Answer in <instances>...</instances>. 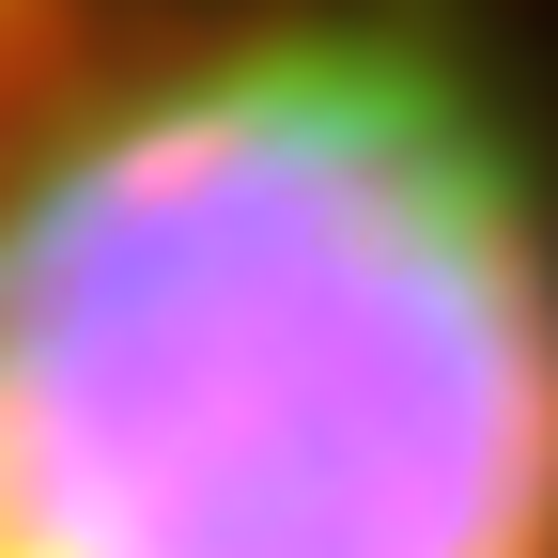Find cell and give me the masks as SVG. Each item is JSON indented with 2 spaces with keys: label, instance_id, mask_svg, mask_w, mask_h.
I'll use <instances>...</instances> for the list:
<instances>
[{
  "label": "cell",
  "instance_id": "6da1fadb",
  "mask_svg": "<svg viewBox=\"0 0 558 558\" xmlns=\"http://www.w3.org/2000/svg\"><path fill=\"white\" fill-rule=\"evenodd\" d=\"M0 558H558V156L435 0H202L0 140Z\"/></svg>",
  "mask_w": 558,
  "mask_h": 558
},
{
  "label": "cell",
  "instance_id": "7a4b0ae2",
  "mask_svg": "<svg viewBox=\"0 0 558 558\" xmlns=\"http://www.w3.org/2000/svg\"><path fill=\"white\" fill-rule=\"evenodd\" d=\"M0 32H16V0H0Z\"/></svg>",
  "mask_w": 558,
  "mask_h": 558
}]
</instances>
